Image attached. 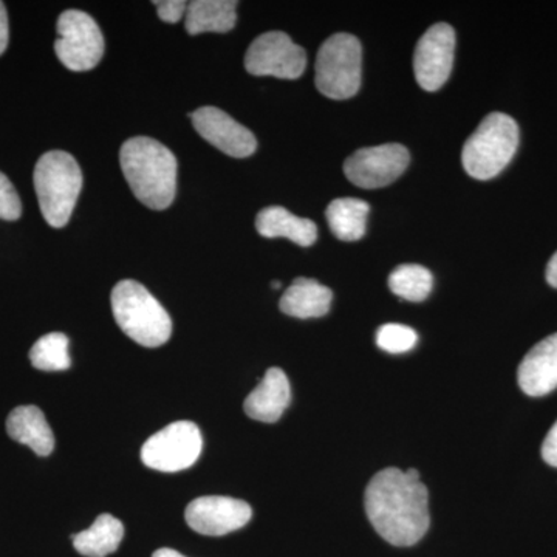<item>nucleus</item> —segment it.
I'll list each match as a JSON object with an SVG mask.
<instances>
[{"label":"nucleus","instance_id":"f257e3e1","mask_svg":"<svg viewBox=\"0 0 557 557\" xmlns=\"http://www.w3.org/2000/svg\"><path fill=\"white\" fill-rule=\"evenodd\" d=\"M364 507L376 533L395 547L416 545L431 525L428 487L401 469H383L370 480Z\"/></svg>","mask_w":557,"mask_h":557},{"label":"nucleus","instance_id":"f03ea898","mask_svg":"<svg viewBox=\"0 0 557 557\" xmlns=\"http://www.w3.org/2000/svg\"><path fill=\"white\" fill-rule=\"evenodd\" d=\"M121 171L132 193L145 207L170 208L177 190V159L157 139H127L120 150Z\"/></svg>","mask_w":557,"mask_h":557},{"label":"nucleus","instance_id":"7ed1b4c3","mask_svg":"<svg viewBox=\"0 0 557 557\" xmlns=\"http://www.w3.org/2000/svg\"><path fill=\"white\" fill-rule=\"evenodd\" d=\"M110 302L119 327L139 346L160 347L170 341V313L138 282L131 278L119 282L110 296Z\"/></svg>","mask_w":557,"mask_h":557},{"label":"nucleus","instance_id":"20e7f679","mask_svg":"<svg viewBox=\"0 0 557 557\" xmlns=\"http://www.w3.org/2000/svg\"><path fill=\"white\" fill-rule=\"evenodd\" d=\"M33 180L44 219L53 228H64L83 189L78 161L67 152L51 150L36 163Z\"/></svg>","mask_w":557,"mask_h":557},{"label":"nucleus","instance_id":"39448f33","mask_svg":"<svg viewBox=\"0 0 557 557\" xmlns=\"http://www.w3.org/2000/svg\"><path fill=\"white\" fill-rule=\"evenodd\" d=\"M519 148V126L505 113H490L465 143L461 163L475 180H491L508 166Z\"/></svg>","mask_w":557,"mask_h":557},{"label":"nucleus","instance_id":"423d86ee","mask_svg":"<svg viewBox=\"0 0 557 557\" xmlns=\"http://www.w3.org/2000/svg\"><path fill=\"white\" fill-rule=\"evenodd\" d=\"M361 42L348 33L330 36L317 58V87L332 100H348L361 87Z\"/></svg>","mask_w":557,"mask_h":557},{"label":"nucleus","instance_id":"0eeeda50","mask_svg":"<svg viewBox=\"0 0 557 557\" xmlns=\"http://www.w3.org/2000/svg\"><path fill=\"white\" fill-rule=\"evenodd\" d=\"M54 42L58 60L72 72H87L97 67L104 54V36L97 22L79 10H67L57 24Z\"/></svg>","mask_w":557,"mask_h":557},{"label":"nucleus","instance_id":"6e6552de","mask_svg":"<svg viewBox=\"0 0 557 557\" xmlns=\"http://www.w3.org/2000/svg\"><path fill=\"white\" fill-rule=\"evenodd\" d=\"M201 448L203 440L197 424L175 421L143 445L141 460L156 471L178 472L199 460Z\"/></svg>","mask_w":557,"mask_h":557},{"label":"nucleus","instance_id":"1a4fd4ad","mask_svg":"<svg viewBox=\"0 0 557 557\" xmlns=\"http://www.w3.org/2000/svg\"><path fill=\"white\" fill-rule=\"evenodd\" d=\"M307 53L284 32H269L252 40L245 54L249 75L298 79L306 72Z\"/></svg>","mask_w":557,"mask_h":557},{"label":"nucleus","instance_id":"9d476101","mask_svg":"<svg viewBox=\"0 0 557 557\" xmlns=\"http://www.w3.org/2000/svg\"><path fill=\"white\" fill-rule=\"evenodd\" d=\"M409 161V150L391 143L357 150L344 163V174L358 188L379 189L401 177Z\"/></svg>","mask_w":557,"mask_h":557},{"label":"nucleus","instance_id":"9b49d317","mask_svg":"<svg viewBox=\"0 0 557 557\" xmlns=\"http://www.w3.org/2000/svg\"><path fill=\"white\" fill-rule=\"evenodd\" d=\"M456 51V32L449 24H435L418 40L413 72L418 86L437 91L449 79Z\"/></svg>","mask_w":557,"mask_h":557},{"label":"nucleus","instance_id":"f8f14e48","mask_svg":"<svg viewBox=\"0 0 557 557\" xmlns=\"http://www.w3.org/2000/svg\"><path fill=\"white\" fill-rule=\"evenodd\" d=\"M247 502L223 496L199 497L186 508L188 525L203 536H225L240 530L251 520Z\"/></svg>","mask_w":557,"mask_h":557},{"label":"nucleus","instance_id":"ddd939ff","mask_svg":"<svg viewBox=\"0 0 557 557\" xmlns=\"http://www.w3.org/2000/svg\"><path fill=\"white\" fill-rule=\"evenodd\" d=\"M190 120L200 137L226 156L247 159L258 149V139L252 132L231 119L223 110L205 106L190 113Z\"/></svg>","mask_w":557,"mask_h":557},{"label":"nucleus","instance_id":"4468645a","mask_svg":"<svg viewBox=\"0 0 557 557\" xmlns=\"http://www.w3.org/2000/svg\"><path fill=\"white\" fill-rule=\"evenodd\" d=\"M519 386L530 397H544L557 388V333L542 339L520 362Z\"/></svg>","mask_w":557,"mask_h":557},{"label":"nucleus","instance_id":"2eb2a0df","mask_svg":"<svg viewBox=\"0 0 557 557\" xmlns=\"http://www.w3.org/2000/svg\"><path fill=\"white\" fill-rule=\"evenodd\" d=\"M292 401V388L284 370L271 368L259 386L245 399V413L262 423H276Z\"/></svg>","mask_w":557,"mask_h":557},{"label":"nucleus","instance_id":"dca6fc26","mask_svg":"<svg viewBox=\"0 0 557 557\" xmlns=\"http://www.w3.org/2000/svg\"><path fill=\"white\" fill-rule=\"evenodd\" d=\"M7 432L11 438L27 445L40 457L50 456L54 449V435L42 410L36 406H20L7 420Z\"/></svg>","mask_w":557,"mask_h":557},{"label":"nucleus","instance_id":"f3484780","mask_svg":"<svg viewBox=\"0 0 557 557\" xmlns=\"http://www.w3.org/2000/svg\"><path fill=\"white\" fill-rule=\"evenodd\" d=\"M256 228L267 239L285 237L299 247H311L318 239L317 223L310 219L298 218L282 207L262 209L256 219Z\"/></svg>","mask_w":557,"mask_h":557},{"label":"nucleus","instance_id":"a211bd4d","mask_svg":"<svg viewBox=\"0 0 557 557\" xmlns=\"http://www.w3.org/2000/svg\"><path fill=\"white\" fill-rule=\"evenodd\" d=\"M333 293L314 278L298 277L281 298L282 313L299 319L322 318L332 307Z\"/></svg>","mask_w":557,"mask_h":557},{"label":"nucleus","instance_id":"6ab92c4d","mask_svg":"<svg viewBox=\"0 0 557 557\" xmlns=\"http://www.w3.org/2000/svg\"><path fill=\"white\" fill-rule=\"evenodd\" d=\"M233 0H194L186 11V32L190 36L201 33H228L236 27V9Z\"/></svg>","mask_w":557,"mask_h":557},{"label":"nucleus","instance_id":"aec40b11","mask_svg":"<svg viewBox=\"0 0 557 557\" xmlns=\"http://www.w3.org/2000/svg\"><path fill=\"white\" fill-rule=\"evenodd\" d=\"M124 537V527L110 515L98 516L94 525L72 537L73 547L86 557H106L119 549Z\"/></svg>","mask_w":557,"mask_h":557},{"label":"nucleus","instance_id":"412c9836","mask_svg":"<svg viewBox=\"0 0 557 557\" xmlns=\"http://www.w3.org/2000/svg\"><path fill=\"white\" fill-rule=\"evenodd\" d=\"M370 208L358 199H336L329 205L325 215L332 233L343 242L362 239L368 226Z\"/></svg>","mask_w":557,"mask_h":557},{"label":"nucleus","instance_id":"4be33fe9","mask_svg":"<svg viewBox=\"0 0 557 557\" xmlns=\"http://www.w3.org/2000/svg\"><path fill=\"white\" fill-rule=\"evenodd\" d=\"M434 277L421 265H399L388 276V288L398 298L409 302H423L431 295Z\"/></svg>","mask_w":557,"mask_h":557},{"label":"nucleus","instance_id":"5701e85b","mask_svg":"<svg viewBox=\"0 0 557 557\" xmlns=\"http://www.w3.org/2000/svg\"><path fill=\"white\" fill-rule=\"evenodd\" d=\"M33 368L44 372H61L72 366L69 354V338L64 333L54 332L36 341L30 350Z\"/></svg>","mask_w":557,"mask_h":557},{"label":"nucleus","instance_id":"b1692460","mask_svg":"<svg viewBox=\"0 0 557 557\" xmlns=\"http://www.w3.org/2000/svg\"><path fill=\"white\" fill-rule=\"evenodd\" d=\"M416 330L401 324H386L376 332V344L387 354H406L417 346Z\"/></svg>","mask_w":557,"mask_h":557},{"label":"nucleus","instance_id":"393cba45","mask_svg":"<svg viewBox=\"0 0 557 557\" xmlns=\"http://www.w3.org/2000/svg\"><path fill=\"white\" fill-rule=\"evenodd\" d=\"M21 215L22 201L20 194H17L10 178L3 172H0V219L14 222Z\"/></svg>","mask_w":557,"mask_h":557},{"label":"nucleus","instance_id":"a878e982","mask_svg":"<svg viewBox=\"0 0 557 557\" xmlns=\"http://www.w3.org/2000/svg\"><path fill=\"white\" fill-rule=\"evenodd\" d=\"M153 5H156L160 20L168 24H177L188 11V2H183V0H160V2H153Z\"/></svg>","mask_w":557,"mask_h":557},{"label":"nucleus","instance_id":"bb28decb","mask_svg":"<svg viewBox=\"0 0 557 557\" xmlns=\"http://www.w3.org/2000/svg\"><path fill=\"white\" fill-rule=\"evenodd\" d=\"M542 458L549 465V467L557 468V421L555 426L549 429L547 437L542 445Z\"/></svg>","mask_w":557,"mask_h":557},{"label":"nucleus","instance_id":"cd10ccee","mask_svg":"<svg viewBox=\"0 0 557 557\" xmlns=\"http://www.w3.org/2000/svg\"><path fill=\"white\" fill-rule=\"evenodd\" d=\"M9 14H7L5 3L0 2V57H2L3 51H5L7 47H9Z\"/></svg>","mask_w":557,"mask_h":557},{"label":"nucleus","instance_id":"c85d7f7f","mask_svg":"<svg viewBox=\"0 0 557 557\" xmlns=\"http://www.w3.org/2000/svg\"><path fill=\"white\" fill-rule=\"evenodd\" d=\"M547 282L553 288H557V251L548 262L547 267Z\"/></svg>","mask_w":557,"mask_h":557},{"label":"nucleus","instance_id":"c756f323","mask_svg":"<svg viewBox=\"0 0 557 557\" xmlns=\"http://www.w3.org/2000/svg\"><path fill=\"white\" fill-rule=\"evenodd\" d=\"M152 557H186V556H183L182 553L175 552V549H172V548H160V549H157L156 553H153Z\"/></svg>","mask_w":557,"mask_h":557},{"label":"nucleus","instance_id":"7c9ffc66","mask_svg":"<svg viewBox=\"0 0 557 557\" xmlns=\"http://www.w3.org/2000/svg\"><path fill=\"white\" fill-rule=\"evenodd\" d=\"M273 285L274 288H281V282H273Z\"/></svg>","mask_w":557,"mask_h":557}]
</instances>
